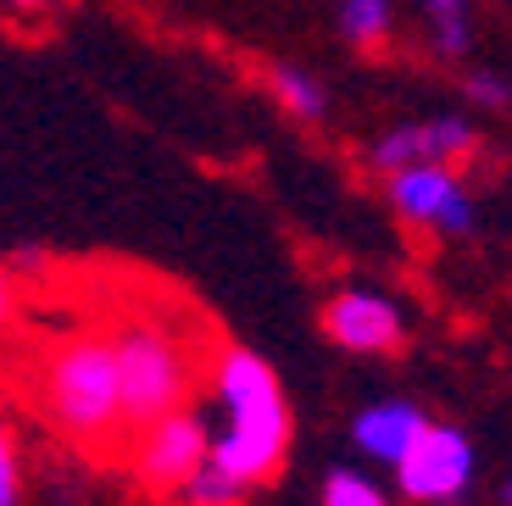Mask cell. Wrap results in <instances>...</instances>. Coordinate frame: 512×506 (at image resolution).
Wrapping results in <instances>:
<instances>
[{
	"label": "cell",
	"instance_id": "obj_18",
	"mask_svg": "<svg viewBox=\"0 0 512 506\" xmlns=\"http://www.w3.org/2000/svg\"><path fill=\"white\" fill-rule=\"evenodd\" d=\"M12 6H23V12H39V6H51V0H12Z\"/></svg>",
	"mask_w": 512,
	"mask_h": 506
},
{
	"label": "cell",
	"instance_id": "obj_17",
	"mask_svg": "<svg viewBox=\"0 0 512 506\" xmlns=\"http://www.w3.org/2000/svg\"><path fill=\"white\" fill-rule=\"evenodd\" d=\"M12 323V279H6V267H0V329Z\"/></svg>",
	"mask_w": 512,
	"mask_h": 506
},
{
	"label": "cell",
	"instance_id": "obj_10",
	"mask_svg": "<svg viewBox=\"0 0 512 506\" xmlns=\"http://www.w3.org/2000/svg\"><path fill=\"white\" fill-rule=\"evenodd\" d=\"M423 17H429V39L435 51L462 56L474 45V17H468V0H423Z\"/></svg>",
	"mask_w": 512,
	"mask_h": 506
},
{
	"label": "cell",
	"instance_id": "obj_11",
	"mask_svg": "<svg viewBox=\"0 0 512 506\" xmlns=\"http://www.w3.org/2000/svg\"><path fill=\"white\" fill-rule=\"evenodd\" d=\"M245 490H251V484L234 479V473L223 468V462H212V456H206L201 468L190 473V484L179 490V501H184V506H234Z\"/></svg>",
	"mask_w": 512,
	"mask_h": 506
},
{
	"label": "cell",
	"instance_id": "obj_7",
	"mask_svg": "<svg viewBox=\"0 0 512 506\" xmlns=\"http://www.w3.org/2000/svg\"><path fill=\"white\" fill-rule=\"evenodd\" d=\"M323 329H329L334 345H346L357 356H379V351H396L407 340V323H401V306L390 295H373V290H346L323 306Z\"/></svg>",
	"mask_w": 512,
	"mask_h": 506
},
{
	"label": "cell",
	"instance_id": "obj_6",
	"mask_svg": "<svg viewBox=\"0 0 512 506\" xmlns=\"http://www.w3.org/2000/svg\"><path fill=\"white\" fill-rule=\"evenodd\" d=\"M390 201L401 217L429 223L440 234H468L474 228V195L462 190V178L451 173V162H423L390 173Z\"/></svg>",
	"mask_w": 512,
	"mask_h": 506
},
{
	"label": "cell",
	"instance_id": "obj_4",
	"mask_svg": "<svg viewBox=\"0 0 512 506\" xmlns=\"http://www.w3.org/2000/svg\"><path fill=\"white\" fill-rule=\"evenodd\" d=\"M396 479H401V495H412V501H429V506L457 501L474 479V445H468L462 429L429 423L418 434V445L396 462Z\"/></svg>",
	"mask_w": 512,
	"mask_h": 506
},
{
	"label": "cell",
	"instance_id": "obj_12",
	"mask_svg": "<svg viewBox=\"0 0 512 506\" xmlns=\"http://www.w3.org/2000/svg\"><path fill=\"white\" fill-rule=\"evenodd\" d=\"M390 17H396L390 0H340V28H346L351 45H373V39H384L390 34Z\"/></svg>",
	"mask_w": 512,
	"mask_h": 506
},
{
	"label": "cell",
	"instance_id": "obj_14",
	"mask_svg": "<svg viewBox=\"0 0 512 506\" xmlns=\"http://www.w3.org/2000/svg\"><path fill=\"white\" fill-rule=\"evenodd\" d=\"M323 506H390V495L373 479H362V473L334 468L329 479H323Z\"/></svg>",
	"mask_w": 512,
	"mask_h": 506
},
{
	"label": "cell",
	"instance_id": "obj_2",
	"mask_svg": "<svg viewBox=\"0 0 512 506\" xmlns=\"http://www.w3.org/2000/svg\"><path fill=\"white\" fill-rule=\"evenodd\" d=\"M45 412L73 440H112L128 423L117 340H106V334H73V340L56 345L51 362H45Z\"/></svg>",
	"mask_w": 512,
	"mask_h": 506
},
{
	"label": "cell",
	"instance_id": "obj_16",
	"mask_svg": "<svg viewBox=\"0 0 512 506\" xmlns=\"http://www.w3.org/2000/svg\"><path fill=\"white\" fill-rule=\"evenodd\" d=\"M468 95H479V101H507V89H501L490 73H474V78H468Z\"/></svg>",
	"mask_w": 512,
	"mask_h": 506
},
{
	"label": "cell",
	"instance_id": "obj_5",
	"mask_svg": "<svg viewBox=\"0 0 512 506\" xmlns=\"http://www.w3.org/2000/svg\"><path fill=\"white\" fill-rule=\"evenodd\" d=\"M212 440H218V434L206 429L195 412H167V418L145 423L134 473H140L156 495H179L184 484H190V473L212 456Z\"/></svg>",
	"mask_w": 512,
	"mask_h": 506
},
{
	"label": "cell",
	"instance_id": "obj_9",
	"mask_svg": "<svg viewBox=\"0 0 512 506\" xmlns=\"http://www.w3.org/2000/svg\"><path fill=\"white\" fill-rule=\"evenodd\" d=\"M423 429H429V418H423L412 401H373V406L357 412L351 440H357L362 456H373V462H384V468H396L401 456L418 445Z\"/></svg>",
	"mask_w": 512,
	"mask_h": 506
},
{
	"label": "cell",
	"instance_id": "obj_13",
	"mask_svg": "<svg viewBox=\"0 0 512 506\" xmlns=\"http://www.w3.org/2000/svg\"><path fill=\"white\" fill-rule=\"evenodd\" d=\"M273 89H279V101L290 106L295 117H323V84L312 73H301V67H273Z\"/></svg>",
	"mask_w": 512,
	"mask_h": 506
},
{
	"label": "cell",
	"instance_id": "obj_1",
	"mask_svg": "<svg viewBox=\"0 0 512 506\" xmlns=\"http://www.w3.org/2000/svg\"><path fill=\"white\" fill-rule=\"evenodd\" d=\"M218 401L229 412V423L212 440V462H223L245 484L268 479L284 462V451H290V406H284L273 367L251 351H223L218 356Z\"/></svg>",
	"mask_w": 512,
	"mask_h": 506
},
{
	"label": "cell",
	"instance_id": "obj_15",
	"mask_svg": "<svg viewBox=\"0 0 512 506\" xmlns=\"http://www.w3.org/2000/svg\"><path fill=\"white\" fill-rule=\"evenodd\" d=\"M17 490H23V479H17V451L0 434V506H17Z\"/></svg>",
	"mask_w": 512,
	"mask_h": 506
},
{
	"label": "cell",
	"instance_id": "obj_3",
	"mask_svg": "<svg viewBox=\"0 0 512 506\" xmlns=\"http://www.w3.org/2000/svg\"><path fill=\"white\" fill-rule=\"evenodd\" d=\"M117 340V367H123V406L128 423H156L167 412H184L190 401V356L162 323H123Z\"/></svg>",
	"mask_w": 512,
	"mask_h": 506
},
{
	"label": "cell",
	"instance_id": "obj_8",
	"mask_svg": "<svg viewBox=\"0 0 512 506\" xmlns=\"http://www.w3.org/2000/svg\"><path fill=\"white\" fill-rule=\"evenodd\" d=\"M462 151H474V128L462 117H429V123L390 128L373 145V167L379 173H401V167H423V162H451Z\"/></svg>",
	"mask_w": 512,
	"mask_h": 506
},
{
	"label": "cell",
	"instance_id": "obj_19",
	"mask_svg": "<svg viewBox=\"0 0 512 506\" xmlns=\"http://www.w3.org/2000/svg\"><path fill=\"white\" fill-rule=\"evenodd\" d=\"M501 495H507V501H512V479H507V490H501Z\"/></svg>",
	"mask_w": 512,
	"mask_h": 506
}]
</instances>
